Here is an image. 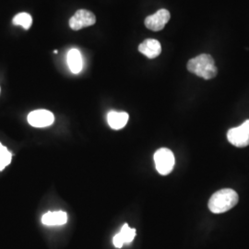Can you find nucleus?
<instances>
[{
    "label": "nucleus",
    "mask_w": 249,
    "mask_h": 249,
    "mask_svg": "<svg viewBox=\"0 0 249 249\" xmlns=\"http://www.w3.org/2000/svg\"><path fill=\"white\" fill-rule=\"evenodd\" d=\"M238 194L231 188H224L215 192L209 200V209L215 214L223 213L238 203Z\"/></svg>",
    "instance_id": "1"
},
{
    "label": "nucleus",
    "mask_w": 249,
    "mask_h": 249,
    "mask_svg": "<svg viewBox=\"0 0 249 249\" xmlns=\"http://www.w3.org/2000/svg\"><path fill=\"white\" fill-rule=\"evenodd\" d=\"M187 71L205 80H211L217 76V68L213 56L208 53L199 54L187 62Z\"/></svg>",
    "instance_id": "2"
},
{
    "label": "nucleus",
    "mask_w": 249,
    "mask_h": 249,
    "mask_svg": "<svg viewBox=\"0 0 249 249\" xmlns=\"http://www.w3.org/2000/svg\"><path fill=\"white\" fill-rule=\"evenodd\" d=\"M155 167L162 176H167L175 166V156L173 151L167 148H160L154 154Z\"/></svg>",
    "instance_id": "3"
},
{
    "label": "nucleus",
    "mask_w": 249,
    "mask_h": 249,
    "mask_svg": "<svg viewBox=\"0 0 249 249\" xmlns=\"http://www.w3.org/2000/svg\"><path fill=\"white\" fill-rule=\"evenodd\" d=\"M228 142L237 148H245L249 145V119L243 124L231 128L227 132Z\"/></svg>",
    "instance_id": "4"
},
{
    "label": "nucleus",
    "mask_w": 249,
    "mask_h": 249,
    "mask_svg": "<svg viewBox=\"0 0 249 249\" xmlns=\"http://www.w3.org/2000/svg\"><path fill=\"white\" fill-rule=\"evenodd\" d=\"M96 17L95 15L87 9H79L71 19H70V27L73 31H79L83 28L91 26L95 24Z\"/></svg>",
    "instance_id": "5"
},
{
    "label": "nucleus",
    "mask_w": 249,
    "mask_h": 249,
    "mask_svg": "<svg viewBox=\"0 0 249 249\" xmlns=\"http://www.w3.org/2000/svg\"><path fill=\"white\" fill-rule=\"evenodd\" d=\"M170 18L171 14L167 9H160L156 13L145 18V26L153 32H159L166 25Z\"/></svg>",
    "instance_id": "6"
},
{
    "label": "nucleus",
    "mask_w": 249,
    "mask_h": 249,
    "mask_svg": "<svg viewBox=\"0 0 249 249\" xmlns=\"http://www.w3.org/2000/svg\"><path fill=\"white\" fill-rule=\"evenodd\" d=\"M54 117L48 110H36L29 114L28 122L35 127H45L53 124Z\"/></svg>",
    "instance_id": "7"
},
{
    "label": "nucleus",
    "mask_w": 249,
    "mask_h": 249,
    "mask_svg": "<svg viewBox=\"0 0 249 249\" xmlns=\"http://www.w3.org/2000/svg\"><path fill=\"white\" fill-rule=\"evenodd\" d=\"M139 51L148 58L153 59L160 55L161 46L160 42L155 39H147L139 46Z\"/></svg>",
    "instance_id": "8"
},
{
    "label": "nucleus",
    "mask_w": 249,
    "mask_h": 249,
    "mask_svg": "<svg viewBox=\"0 0 249 249\" xmlns=\"http://www.w3.org/2000/svg\"><path fill=\"white\" fill-rule=\"evenodd\" d=\"M135 236H136V230L130 228L127 223H124L120 232H118L115 235L113 243L116 248L121 249L125 243L126 244L131 243L134 240Z\"/></svg>",
    "instance_id": "9"
},
{
    "label": "nucleus",
    "mask_w": 249,
    "mask_h": 249,
    "mask_svg": "<svg viewBox=\"0 0 249 249\" xmlns=\"http://www.w3.org/2000/svg\"><path fill=\"white\" fill-rule=\"evenodd\" d=\"M128 114L125 112H116V111H111L109 112L107 116V121L108 124L113 129H121L123 128L124 125L128 121Z\"/></svg>",
    "instance_id": "10"
},
{
    "label": "nucleus",
    "mask_w": 249,
    "mask_h": 249,
    "mask_svg": "<svg viewBox=\"0 0 249 249\" xmlns=\"http://www.w3.org/2000/svg\"><path fill=\"white\" fill-rule=\"evenodd\" d=\"M42 222L49 226L63 225L68 222V214L64 212H49L43 216Z\"/></svg>",
    "instance_id": "11"
},
{
    "label": "nucleus",
    "mask_w": 249,
    "mask_h": 249,
    "mask_svg": "<svg viewBox=\"0 0 249 249\" xmlns=\"http://www.w3.org/2000/svg\"><path fill=\"white\" fill-rule=\"evenodd\" d=\"M68 64L72 73L78 74L81 71L83 67V61L81 53L78 49H71L68 53Z\"/></svg>",
    "instance_id": "12"
},
{
    "label": "nucleus",
    "mask_w": 249,
    "mask_h": 249,
    "mask_svg": "<svg viewBox=\"0 0 249 249\" xmlns=\"http://www.w3.org/2000/svg\"><path fill=\"white\" fill-rule=\"evenodd\" d=\"M12 22L14 25H18L23 27L25 30H29L33 24V18L29 13L20 12L13 18Z\"/></svg>",
    "instance_id": "13"
},
{
    "label": "nucleus",
    "mask_w": 249,
    "mask_h": 249,
    "mask_svg": "<svg viewBox=\"0 0 249 249\" xmlns=\"http://www.w3.org/2000/svg\"><path fill=\"white\" fill-rule=\"evenodd\" d=\"M12 159V154L0 143V171L8 166Z\"/></svg>",
    "instance_id": "14"
},
{
    "label": "nucleus",
    "mask_w": 249,
    "mask_h": 249,
    "mask_svg": "<svg viewBox=\"0 0 249 249\" xmlns=\"http://www.w3.org/2000/svg\"><path fill=\"white\" fill-rule=\"evenodd\" d=\"M58 53V51L57 50H53V53Z\"/></svg>",
    "instance_id": "15"
}]
</instances>
